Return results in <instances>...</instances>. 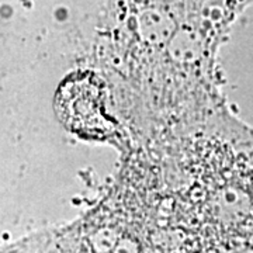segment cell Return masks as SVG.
<instances>
[{
    "label": "cell",
    "instance_id": "7a4b0ae2",
    "mask_svg": "<svg viewBox=\"0 0 253 253\" xmlns=\"http://www.w3.org/2000/svg\"><path fill=\"white\" fill-rule=\"evenodd\" d=\"M111 89L106 76L84 71L71 75L56 93V111L65 126L83 138L123 139L118 118L110 114Z\"/></svg>",
    "mask_w": 253,
    "mask_h": 253
},
{
    "label": "cell",
    "instance_id": "6da1fadb",
    "mask_svg": "<svg viewBox=\"0 0 253 253\" xmlns=\"http://www.w3.org/2000/svg\"><path fill=\"white\" fill-rule=\"evenodd\" d=\"M145 149L159 189L206 197L229 222L236 246L253 249V128L225 107Z\"/></svg>",
    "mask_w": 253,
    "mask_h": 253
}]
</instances>
